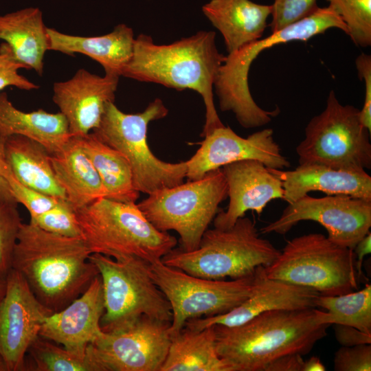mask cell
<instances>
[{"mask_svg": "<svg viewBox=\"0 0 371 371\" xmlns=\"http://www.w3.org/2000/svg\"><path fill=\"white\" fill-rule=\"evenodd\" d=\"M225 59L216 47L213 31H199L168 45L156 44L151 36L140 34L135 39L132 58L122 76L178 91L197 92L205 106V122L201 133L204 137L224 126L215 108L213 87Z\"/></svg>", "mask_w": 371, "mask_h": 371, "instance_id": "6da1fadb", "label": "cell"}, {"mask_svg": "<svg viewBox=\"0 0 371 371\" xmlns=\"http://www.w3.org/2000/svg\"><path fill=\"white\" fill-rule=\"evenodd\" d=\"M81 237H67L22 223L12 269L26 280L38 301L53 313L80 296L99 275Z\"/></svg>", "mask_w": 371, "mask_h": 371, "instance_id": "7a4b0ae2", "label": "cell"}, {"mask_svg": "<svg viewBox=\"0 0 371 371\" xmlns=\"http://www.w3.org/2000/svg\"><path fill=\"white\" fill-rule=\"evenodd\" d=\"M329 313L317 308L272 310L237 326L214 325L216 350L232 371H264L288 354H308L327 334Z\"/></svg>", "mask_w": 371, "mask_h": 371, "instance_id": "3957f363", "label": "cell"}, {"mask_svg": "<svg viewBox=\"0 0 371 371\" xmlns=\"http://www.w3.org/2000/svg\"><path fill=\"white\" fill-rule=\"evenodd\" d=\"M330 28H338L348 34L346 25L330 5L318 7L304 19L228 54L214 85L221 110L232 111L240 125L245 128L260 127L269 123L280 110L278 107L272 111L265 110L253 99L248 83L252 62L262 51L274 45L293 41H308Z\"/></svg>", "mask_w": 371, "mask_h": 371, "instance_id": "277c9868", "label": "cell"}, {"mask_svg": "<svg viewBox=\"0 0 371 371\" xmlns=\"http://www.w3.org/2000/svg\"><path fill=\"white\" fill-rule=\"evenodd\" d=\"M75 213L91 254L114 259L136 256L151 263L161 260L177 244L174 236L155 227L136 203L103 197Z\"/></svg>", "mask_w": 371, "mask_h": 371, "instance_id": "5b68a950", "label": "cell"}, {"mask_svg": "<svg viewBox=\"0 0 371 371\" xmlns=\"http://www.w3.org/2000/svg\"><path fill=\"white\" fill-rule=\"evenodd\" d=\"M280 252L244 216L229 228L207 229L197 248L189 251L174 248L161 262L196 277L237 279L254 274L260 266L270 265Z\"/></svg>", "mask_w": 371, "mask_h": 371, "instance_id": "8992f818", "label": "cell"}, {"mask_svg": "<svg viewBox=\"0 0 371 371\" xmlns=\"http://www.w3.org/2000/svg\"><path fill=\"white\" fill-rule=\"evenodd\" d=\"M168 113L160 98L150 102L144 111L134 114L122 112L111 102L106 104L99 125L91 131L127 159L139 192L149 194L181 184L186 178V161H164L155 156L148 144L149 123L164 118Z\"/></svg>", "mask_w": 371, "mask_h": 371, "instance_id": "52a82bcc", "label": "cell"}, {"mask_svg": "<svg viewBox=\"0 0 371 371\" xmlns=\"http://www.w3.org/2000/svg\"><path fill=\"white\" fill-rule=\"evenodd\" d=\"M264 270L269 278L308 287L326 296L354 291L360 281L353 250L319 233L289 240Z\"/></svg>", "mask_w": 371, "mask_h": 371, "instance_id": "ba28073f", "label": "cell"}, {"mask_svg": "<svg viewBox=\"0 0 371 371\" xmlns=\"http://www.w3.org/2000/svg\"><path fill=\"white\" fill-rule=\"evenodd\" d=\"M148 195L137 203L145 217L159 231H175L180 237V248L189 251L198 247L219 204L227 199V185L218 168L199 179Z\"/></svg>", "mask_w": 371, "mask_h": 371, "instance_id": "9c48e42d", "label": "cell"}, {"mask_svg": "<svg viewBox=\"0 0 371 371\" xmlns=\"http://www.w3.org/2000/svg\"><path fill=\"white\" fill-rule=\"evenodd\" d=\"M102 284L104 313L102 330L110 332L142 315L171 322L170 304L150 276V263L136 256L114 259L93 253Z\"/></svg>", "mask_w": 371, "mask_h": 371, "instance_id": "30bf717a", "label": "cell"}, {"mask_svg": "<svg viewBox=\"0 0 371 371\" xmlns=\"http://www.w3.org/2000/svg\"><path fill=\"white\" fill-rule=\"evenodd\" d=\"M370 133L361 122L360 110L341 104L332 90L325 109L309 121L295 148L299 164L355 172L370 169Z\"/></svg>", "mask_w": 371, "mask_h": 371, "instance_id": "8fae6325", "label": "cell"}, {"mask_svg": "<svg viewBox=\"0 0 371 371\" xmlns=\"http://www.w3.org/2000/svg\"><path fill=\"white\" fill-rule=\"evenodd\" d=\"M150 270L170 304V337L179 333L189 319L232 310L248 297L254 282V273L230 280L196 277L167 266L161 260L150 263Z\"/></svg>", "mask_w": 371, "mask_h": 371, "instance_id": "7c38bea8", "label": "cell"}, {"mask_svg": "<svg viewBox=\"0 0 371 371\" xmlns=\"http://www.w3.org/2000/svg\"><path fill=\"white\" fill-rule=\"evenodd\" d=\"M170 322L142 315L105 333L87 351L98 371H160L171 337Z\"/></svg>", "mask_w": 371, "mask_h": 371, "instance_id": "4fadbf2b", "label": "cell"}, {"mask_svg": "<svg viewBox=\"0 0 371 371\" xmlns=\"http://www.w3.org/2000/svg\"><path fill=\"white\" fill-rule=\"evenodd\" d=\"M302 221L322 225L333 243L353 250L371 227V200L344 194L315 198L308 194L283 210L280 216L260 229L262 234L284 235Z\"/></svg>", "mask_w": 371, "mask_h": 371, "instance_id": "5bb4252c", "label": "cell"}, {"mask_svg": "<svg viewBox=\"0 0 371 371\" xmlns=\"http://www.w3.org/2000/svg\"><path fill=\"white\" fill-rule=\"evenodd\" d=\"M52 313L36 297L21 274L11 269L0 303V357L8 371L25 370V354Z\"/></svg>", "mask_w": 371, "mask_h": 371, "instance_id": "9a60e30c", "label": "cell"}, {"mask_svg": "<svg viewBox=\"0 0 371 371\" xmlns=\"http://www.w3.org/2000/svg\"><path fill=\"white\" fill-rule=\"evenodd\" d=\"M244 159L258 160L268 168L278 170L291 166L274 139L273 129L265 128L244 138L224 125L204 137L200 148L186 161V178L196 180L212 170Z\"/></svg>", "mask_w": 371, "mask_h": 371, "instance_id": "2e32d148", "label": "cell"}, {"mask_svg": "<svg viewBox=\"0 0 371 371\" xmlns=\"http://www.w3.org/2000/svg\"><path fill=\"white\" fill-rule=\"evenodd\" d=\"M120 77L80 69L69 80L54 84L52 100L65 117L71 136L86 135L99 125L106 104L115 100Z\"/></svg>", "mask_w": 371, "mask_h": 371, "instance_id": "e0dca14e", "label": "cell"}, {"mask_svg": "<svg viewBox=\"0 0 371 371\" xmlns=\"http://www.w3.org/2000/svg\"><path fill=\"white\" fill-rule=\"evenodd\" d=\"M319 295L313 289L269 278L260 266L254 272L251 292L240 304L224 314L189 319L185 326L194 330L213 325L233 326L269 311L317 308Z\"/></svg>", "mask_w": 371, "mask_h": 371, "instance_id": "ac0fdd59", "label": "cell"}, {"mask_svg": "<svg viewBox=\"0 0 371 371\" xmlns=\"http://www.w3.org/2000/svg\"><path fill=\"white\" fill-rule=\"evenodd\" d=\"M221 168L226 179L229 201L226 211L214 217V227L229 228L247 211L260 214L271 201L283 199L282 181L260 161L244 159Z\"/></svg>", "mask_w": 371, "mask_h": 371, "instance_id": "d6986e66", "label": "cell"}, {"mask_svg": "<svg viewBox=\"0 0 371 371\" xmlns=\"http://www.w3.org/2000/svg\"><path fill=\"white\" fill-rule=\"evenodd\" d=\"M104 313L102 280L97 276L77 298L48 316L39 336L80 355L103 333L100 321Z\"/></svg>", "mask_w": 371, "mask_h": 371, "instance_id": "ffe728a7", "label": "cell"}, {"mask_svg": "<svg viewBox=\"0 0 371 371\" xmlns=\"http://www.w3.org/2000/svg\"><path fill=\"white\" fill-rule=\"evenodd\" d=\"M282 183L288 203L313 191L371 200V177L366 171L337 170L319 164H299L294 170L269 168Z\"/></svg>", "mask_w": 371, "mask_h": 371, "instance_id": "44dd1931", "label": "cell"}, {"mask_svg": "<svg viewBox=\"0 0 371 371\" xmlns=\"http://www.w3.org/2000/svg\"><path fill=\"white\" fill-rule=\"evenodd\" d=\"M49 50L74 56L82 54L102 66L105 74L121 76L132 58L134 49V33L125 24L116 25L109 34L96 36L67 34L47 27Z\"/></svg>", "mask_w": 371, "mask_h": 371, "instance_id": "7402d4cb", "label": "cell"}, {"mask_svg": "<svg viewBox=\"0 0 371 371\" xmlns=\"http://www.w3.org/2000/svg\"><path fill=\"white\" fill-rule=\"evenodd\" d=\"M202 10L221 32L231 54L262 37L271 5L250 0H211Z\"/></svg>", "mask_w": 371, "mask_h": 371, "instance_id": "603a6c76", "label": "cell"}, {"mask_svg": "<svg viewBox=\"0 0 371 371\" xmlns=\"http://www.w3.org/2000/svg\"><path fill=\"white\" fill-rule=\"evenodd\" d=\"M49 159L55 177L74 210L106 197L100 178L79 137L71 136L59 151L50 154Z\"/></svg>", "mask_w": 371, "mask_h": 371, "instance_id": "cb8c5ba5", "label": "cell"}, {"mask_svg": "<svg viewBox=\"0 0 371 371\" xmlns=\"http://www.w3.org/2000/svg\"><path fill=\"white\" fill-rule=\"evenodd\" d=\"M0 41L8 45L14 58L26 69L43 75L44 55L49 50V41L38 8L0 15Z\"/></svg>", "mask_w": 371, "mask_h": 371, "instance_id": "d4e9b609", "label": "cell"}, {"mask_svg": "<svg viewBox=\"0 0 371 371\" xmlns=\"http://www.w3.org/2000/svg\"><path fill=\"white\" fill-rule=\"evenodd\" d=\"M19 135L42 144L49 154L59 151L71 137L65 117L41 109L24 112L16 109L5 92L0 93V138Z\"/></svg>", "mask_w": 371, "mask_h": 371, "instance_id": "484cf974", "label": "cell"}, {"mask_svg": "<svg viewBox=\"0 0 371 371\" xmlns=\"http://www.w3.org/2000/svg\"><path fill=\"white\" fill-rule=\"evenodd\" d=\"M6 161L16 179L24 186L41 193L67 199L50 161V154L40 143L14 135L4 144Z\"/></svg>", "mask_w": 371, "mask_h": 371, "instance_id": "4316f807", "label": "cell"}, {"mask_svg": "<svg viewBox=\"0 0 371 371\" xmlns=\"http://www.w3.org/2000/svg\"><path fill=\"white\" fill-rule=\"evenodd\" d=\"M160 371H232L216 350L214 325L201 330L184 326L171 341Z\"/></svg>", "mask_w": 371, "mask_h": 371, "instance_id": "83f0119b", "label": "cell"}, {"mask_svg": "<svg viewBox=\"0 0 371 371\" xmlns=\"http://www.w3.org/2000/svg\"><path fill=\"white\" fill-rule=\"evenodd\" d=\"M80 144L96 170L107 199L124 203H136L139 197L134 185L133 172L127 159L117 150L90 132L79 137Z\"/></svg>", "mask_w": 371, "mask_h": 371, "instance_id": "f1b7e54d", "label": "cell"}, {"mask_svg": "<svg viewBox=\"0 0 371 371\" xmlns=\"http://www.w3.org/2000/svg\"><path fill=\"white\" fill-rule=\"evenodd\" d=\"M316 307L324 308L329 315L324 322L330 326L343 324L371 334V285L339 295H320Z\"/></svg>", "mask_w": 371, "mask_h": 371, "instance_id": "f546056e", "label": "cell"}, {"mask_svg": "<svg viewBox=\"0 0 371 371\" xmlns=\"http://www.w3.org/2000/svg\"><path fill=\"white\" fill-rule=\"evenodd\" d=\"M35 371H98L87 352L80 355L38 336L27 351Z\"/></svg>", "mask_w": 371, "mask_h": 371, "instance_id": "4dcf8cb0", "label": "cell"}, {"mask_svg": "<svg viewBox=\"0 0 371 371\" xmlns=\"http://www.w3.org/2000/svg\"><path fill=\"white\" fill-rule=\"evenodd\" d=\"M348 27V35L359 47L371 45V0H326Z\"/></svg>", "mask_w": 371, "mask_h": 371, "instance_id": "1f68e13d", "label": "cell"}, {"mask_svg": "<svg viewBox=\"0 0 371 371\" xmlns=\"http://www.w3.org/2000/svg\"><path fill=\"white\" fill-rule=\"evenodd\" d=\"M18 203L0 199V280H5L12 269V258L21 227Z\"/></svg>", "mask_w": 371, "mask_h": 371, "instance_id": "d6a6232c", "label": "cell"}, {"mask_svg": "<svg viewBox=\"0 0 371 371\" xmlns=\"http://www.w3.org/2000/svg\"><path fill=\"white\" fill-rule=\"evenodd\" d=\"M30 223L50 233L67 237H81L75 210L67 200H63L53 208L30 217Z\"/></svg>", "mask_w": 371, "mask_h": 371, "instance_id": "836d02e7", "label": "cell"}, {"mask_svg": "<svg viewBox=\"0 0 371 371\" xmlns=\"http://www.w3.org/2000/svg\"><path fill=\"white\" fill-rule=\"evenodd\" d=\"M3 174L16 201L27 210L30 217L41 214L53 208L63 200H67L41 193L24 186L14 176L8 164L3 168Z\"/></svg>", "mask_w": 371, "mask_h": 371, "instance_id": "e575fe53", "label": "cell"}, {"mask_svg": "<svg viewBox=\"0 0 371 371\" xmlns=\"http://www.w3.org/2000/svg\"><path fill=\"white\" fill-rule=\"evenodd\" d=\"M271 5V32L279 31L315 11L317 0H274Z\"/></svg>", "mask_w": 371, "mask_h": 371, "instance_id": "d590c367", "label": "cell"}, {"mask_svg": "<svg viewBox=\"0 0 371 371\" xmlns=\"http://www.w3.org/2000/svg\"><path fill=\"white\" fill-rule=\"evenodd\" d=\"M25 67L13 56L8 45L3 42L0 45V91L10 86L25 91L36 89L38 85L29 80L19 73Z\"/></svg>", "mask_w": 371, "mask_h": 371, "instance_id": "8d00e7d4", "label": "cell"}, {"mask_svg": "<svg viewBox=\"0 0 371 371\" xmlns=\"http://www.w3.org/2000/svg\"><path fill=\"white\" fill-rule=\"evenodd\" d=\"M334 370L336 371H370V344L341 346L335 353Z\"/></svg>", "mask_w": 371, "mask_h": 371, "instance_id": "74e56055", "label": "cell"}, {"mask_svg": "<svg viewBox=\"0 0 371 371\" xmlns=\"http://www.w3.org/2000/svg\"><path fill=\"white\" fill-rule=\"evenodd\" d=\"M355 65L360 79H363L365 85V98L362 109L360 110V120L362 124L371 133V56L361 53L355 60Z\"/></svg>", "mask_w": 371, "mask_h": 371, "instance_id": "f35d334b", "label": "cell"}, {"mask_svg": "<svg viewBox=\"0 0 371 371\" xmlns=\"http://www.w3.org/2000/svg\"><path fill=\"white\" fill-rule=\"evenodd\" d=\"M335 337L341 346H353L371 344V334L364 333L355 327L333 324Z\"/></svg>", "mask_w": 371, "mask_h": 371, "instance_id": "ab89813d", "label": "cell"}, {"mask_svg": "<svg viewBox=\"0 0 371 371\" xmlns=\"http://www.w3.org/2000/svg\"><path fill=\"white\" fill-rule=\"evenodd\" d=\"M304 362L302 355L288 354L270 362L264 371H302Z\"/></svg>", "mask_w": 371, "mask_h": 371, "instance_id": "60d3db41", "label": "cell"}, {"mask_svg": "<svg viewBox=\"0 0 371 371\" xmlns=\"http://www.w3.org/2000/svg\"><path fill=\"white\" fill-rule=\"evenodd\" d=\"M355 266L359 280L363 278L362 265L363 258L371 252V233L369 232L363 237L353 249Z\"/></svg>", "mask_w": 371, "mask_h": 371, "instance_id": "b9f144b4", "label": "cell"}, {"mask_svg": "<svg viewBox=\"0 0 371 371\" xmlns=\"http://www.w3.org/2000/svg\"><path fill=\"white\" fill-rule=\"evenodd\" d=\"M5 139L0 138V199L2 201L18 203L14 198L9 183L3 174V170L8 164L4 151Z\"/></svg>", "mask_w": 371, "mask_h": 371, "instance_id": "7bdbcfd3", "label": "cell"}, {"mask_svg": "<svg viewBox=\"0 0 371 371\" xmlns=\"http://www.w3.org/2000/svg\"><path fill=\"white\" fill-rule=\"evenodd\" d=\"M326 367L317 357L313 356L304 361L302 371H325Z\"/></svg>", "mask_w": 371, "mask_h": 371, "instance_id": "ee69618b", "label": "cell"}, {"mask_svg": "<svg viewBox=\"0 0 371 371\" xmlns=\"http://www.w3.org/2000/svg\"><path fill=\"white\" fill-rule=\"evenodd\" d=\"M5 287H6V279L0 280V303L4 297V295L5 293Z\"/></svg>", "mask_w": 371, "mask_h": 371, "instance_id": "f6af8a7d", "label": "cell"}, {"mask_svg": "<svg viewBox=\"0 0 371 371\" xmlns=\"http://www.w3.org/2000/svg\"><path fill=\"white\" fill-rule=\"evenodd\" d=\"M0 371H8L6 365L5 364L3 359L0 357Z\"/></svg>", "mask_w": 371, "mask_h": 371, "instance_id": "bcb514c9", "label": "cell"}]
</instances>
